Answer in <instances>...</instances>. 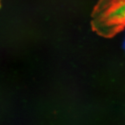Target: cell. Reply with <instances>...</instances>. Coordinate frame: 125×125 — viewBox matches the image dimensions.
Here are the masks:
<instances>
[{
	"mask_svg": "<svg viewBox=\"0 0 125 125\" xmlns=\"http://www.w3.org/2000/svg\"><path fill=\"white\" fill-rule=\"evenodd\" d=\"M92 18V27L98 34L113 36L125 27V0H100Z\"/></svg>",
	"mask_w": 125,
	"mask_h": 125,
	"instance_id": "obj_1",
	"label": "cell"
}]
</instances>
